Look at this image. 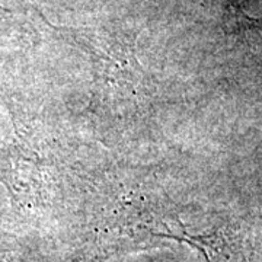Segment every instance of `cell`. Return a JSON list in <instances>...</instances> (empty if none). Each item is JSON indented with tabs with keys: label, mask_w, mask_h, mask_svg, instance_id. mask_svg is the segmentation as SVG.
<instances>
[{
	"label": "cell",
	"mask_w": 262,
	"mask_h": 262,
	"mask_svg": "<svg viewBox=\"0 0 262 262\" xmlns=\"http://www.w3.org/2000/svg\"><path fill=\"white\" fill-rule=\"evenodd\" d=\"M47 160L20 137L0 147V182L13 203L25 210H37L50 198Z\"/></svg>",
	"instance_id": "1"
},
{
	"label": "cell",
	"mask_w": 262,
	"mask_h": 262,
	"mask_svg": "<svg viewBox=\"0 0 262 262\" xmlns=\"http://www.w3.org/2000/svg\"><path fill=\"white\" fill-rule=\"evenodd\" d=\"M166 239L194 246L207 262H249L244 236L234 227H222L204 234H191L185 229L170 230Z\"/></svg>",
	"instance_id": "2"
},
{
	"label": "cell",
	"mask_w": 262,
	"mask_h": 262,
	"mask_svg": "<svg viewBox=\"0 0 262 262\" xmlns=\"http://www.w3.org/2000/svg\"><path fill=\"white\" fill-rule=\"evenodd\" d=\"M0 262H8L6 259H5V256H3V253H2V251H0Z\"/></svg>",
	"instance_id": "3"
}]
</instances>
